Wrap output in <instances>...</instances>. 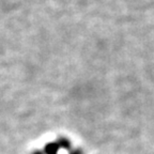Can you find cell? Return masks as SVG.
Here are the masks:
<instances>
[{
  "label": "cell",
  "mask_w": 154,
  "mask_h": 154,
  "mask_svg": "<svg viewBox=\"0 0 154 154\" xmlns=\"http://www.w3.org/2000/svg\"><path fill=\"white\" fill-rule=\"evenodd\" d=\"M71 154H82V151H79V150H76V151L72 152Z\"/></svg>",
  "instance_id": "1"
},
{
  "label": "cell",
  "mask_w": 154,
  "mask_h": 154,
  "mask_svg": "<svg viewBox=\"0 0 154 154\" xmlns=\"http://www.w3.org/2000/svg\"><path fill=\"white\" fill-rule=\"evenodd\" d=\"M33 154H43V153H42V152H34Z\"/></svg>",
  "instance_id": "2"
}]
</instances>
